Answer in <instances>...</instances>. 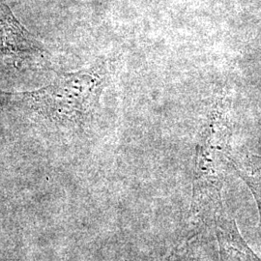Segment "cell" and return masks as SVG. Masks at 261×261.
Segmentation results:
<instances>
[{
    "mask_svg": "<svg viewBox=\"0 0 261 261\" xmlns=\"http://www.w3.org/2000/svg\"><path fill=\"white\" fill-rule=\"evenodd\" d=\"M41 49V44L14 19L9 9L3 6L0 10V51L15 55Z\"/></svg>",
    "mask_w": 261,
    "mask_h": 261,
    "instance_id": "obj_4",
    "label": "cell"
},
{
    "mask_svg": "<svg viewBox=\"0 0 261 261\" xmlns=\"http://www.w3.org/2000/svg\"><path fill=\"white\" fill-rule=\"evenodd\" d=\"M235 170L250 188L256 201L259 213V227L261 228V156L248 155L235 162L231 159Z\"/></svg>",
    "mask_w": 261,
    "mask_h": 261,
    "instance_id": "obj_5",
    "label": "cell"
},
{
    "mask_svg": "<svg viewBox=\"0 0 261 261\" xmlns=\"http://www.w3.org/2000/svg\"><path fill=\"white\" fill-rule=\"evenodd\" d=\"M166 261H176L175 260V259H174V256H171V255H170V256H169V258H168V259H167V260Z\"/></svg>",
    "mask_w": 261,
    "mask_h": 261,
    "instance_id": "obj_6",
    "label": "cell"
},
{
    "mask_svg": "<svg viewBox=\"0 0 261 261\" xmlns=\"http://www.w3.org/2000/svg\"><path fill=\"white\" fill-rule=\"evenodd\" d=\"M213 220L220 261H261L244 240L235 220L227 213L224 205L216 212Z\"/></svg>",
    "mask_w": 261,
    "mask_h": 261,
    "instance_id": "obj_3",
    "label": "cell"
},
{
    "mask_svg": "<svg viewBox=\"0 0 261 261\" xmlns=\"http://www.w3.org/2000/svg\"><path fill=\"white\" fill-rule=\"evenodd\" d=\"M103 75L94 68L58 75L53 84L19 96L45 117L61 123L83 122L98 103Z\"/></svg>",
    "mask_w": 261,
    "mask_h": 261,
    "instance_id": "obj_2",
    "label": "cell"
},
{
    "mask_svg": "<svg viewBox=\"0 0 261 261\" xmlns=\"http://www.w3.org/2000/svg\"><path fill=\"white\" fill-rule=\"evenodd\" d=\"M229 127L226 106H215L196 148V172L193 191V213L211 215L224 205L222 187L226 166L231 163L228 151Z\"/></svg>",
    "mask_w": 261,
    "mask_h": 261,
    "instance_id": "obj_1",
    "label": "cell"
}]
</instances>
